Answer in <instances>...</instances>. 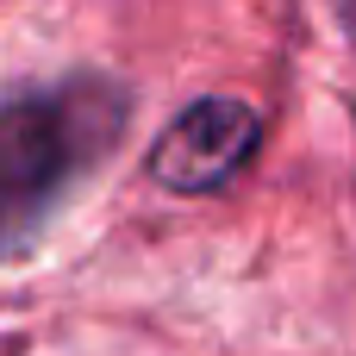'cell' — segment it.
<instances>
[{
	"instance_id": "7a4b0ae2",
	"label": "cell",
	"mask_w": 356,
	"mask_h": 356,
	"mask_svg": "<svg viewBox=\"0 0 356 356\" xmlns=\"http://www.w3.org/2000/svg\"><path fill=\"white\" fill-rule=\"evenodd\" d=\"M250 150H257V113L244 100H194L150 150V175L175 194H213L250 163Z\"/></svg>"
},
{
	"instance_id": "6da1fadb",
	"label": "cell",
	"mask_w": 356,
	"mask_h": 356,
	"mask_svg": "<svg viewBox=\"0 0 356 356\" xmlns=\"http://www.w3.org/2000/svg\"><path fill=\"white\" fill-rule=\"evenodd\" d=\"M125 125V94L106 81H63L0 106V250L19 244L63 188Z\"/></svg>"
}]
</instances>
